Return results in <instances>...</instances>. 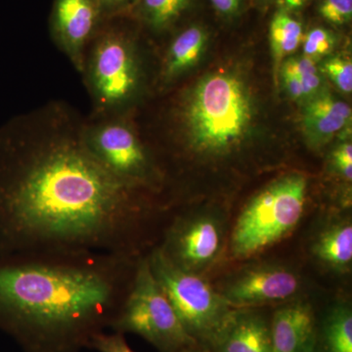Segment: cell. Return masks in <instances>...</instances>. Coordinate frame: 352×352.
<instances>
[{
	"label": "cell",
	"instance_id": "6da1fadb",
	"mask_svg": "<svg viewBox=\"0 0 352 352\" xmlns=\"http://www.w3.org/2000/svg\"><path fill=\"white\" fill-rule=\"evenodd\" d=\"M0 132V256L76 250L140 258L150 210L82 133Z\"/></svg>",
	"mask_w": 352,
	"mask_h": 352
},
{
	"label": "cell",
	"instance_id": "7a4b0ae2",
	"mask_svg": "<svg viewBox=\"0 0 352 352\" xmlns=\"http://www.w3.org/2000/svg\"><path fill=\"white\" fill-rule=\"evenodd\" d=\"M138 261L76 250L0 256V327L25 352L89 349L119 314Z\"/></svg>",
	"mask_w": 352,
	"mask_h": 352
},
{
	"label": "cell",
	"instance_id": "3957f363",
	"mask_svg": "<svg viewBox=\"0 0 352 352\" xmlns=\"http://www.w3.org/2000/svg\"><path fill=\"white\" fill-rule=\"evenodd\" d=\"M251 96L232 74L208 75L197 85L186 109L189 138L197 152L223 154L244 140L251 126Z\"/></svg>",
	"mask_w": 352,
	"mask_h": 352
},
{
	"label": "cell",
	"instance_id": "277c9868",
	"mask_svg": "<svg viewBox=\"0 0 352 352\" xmlns=\"http://www.w3.org/2000/svg\"><path fill=\"white\" fill-rule=\"evenodd\" d=\"M307 178L284 175L258 192L241 212L231 236L234 258L261 254L293 232L307 201Z\"/></svg>",
	"mask_w": 352,
	"mask_h": 352
},
{
	"label": "cell",
	"instance_id": "5b68a950",
	"mask_svg": "<svg viewBox=\"0 0 352 352\" xmlns=\"http://www.w3.org/2000/svg\"><path fill=\"white\" fill-rule=\"evenodd\" d=\"M148 261L184 330L197 344L210 346L235 308L200 274L168 261L157 245L148 254Z\"/></svg>",
	"mask_w": 352,
	"mask_h": 352
},
{
	"label": "cell",
	"instance_id": "8992f818",
	"mask_svg": "<svg viewBox=\"0 0 352 352\" xmlns=\"http://www.w3.org/2000/svg\"><path fill=\"white\" fill-rule=\"evenodd\" d=\"M110 328L124 335L141 336L161 352H182L198 344L184 330L157 284L148 254L139 258L131 289Z\"/></svg>",
	"mask_w": 352,
	"mask_h": 352
},
{
	"label": "cell",
	"instance_id": "52a82bcc",
	"mask_svg": "<svg viewBox=\"0 0 352 352\" xmlns=\"http://www.w3.org/2000/svg\"><path fill=\"white\" fill-rule=\"evenodd\" d=\"M223 245L221 219L214 214H195L173 219L157 247L178 267L200 274L219 258Z\"/></svg>",
	"mask_w": 352,
	"mask_h": 352
},
{
	"label": "cell",
	"instance_id": "ba28073f",
	"mask_svg": "<svg viewBox=\"0 0 352 352\" xmlns=\"http://www.w3.org/2000/svg\"><path fill=\"white\" fill-rule=\"evenodd\" d=\"M300 288V277L293 270L278 264H259L233 277L220 294L231 307L242 309L285 302Z\"/></svg>",
	"mask_w": 352,
	"mask_h": 352
},
{
	"label": "cell",
	"instance_id": "9c48e42d",
	"mask_svg": "<svg viewBox=\"0 0 352 352\" xmlns=\"http://www.w3.org/2000/svg\"><path fill=\"white\" fill-rule=\"evenodd\" d=\"M88 138L92 151L113 175L138 189L147 182L149 157L129 129L112 124Z\"/></svg>",
	"mask_w": 352,
	"mask_h": 352
},
{
	"label": "cell",
	"instance_id": "30bf717a",
	"mask_svg": "<svg viewBox=\"0 0 352 352\" xmlns=\"http://www.w3.org/2000/svg\"><path fill=\"white\" fill-rule=\"evenodd\" d=\"M94 80L97 92L106 103L126 99L136 82L135 67L129 45L116 30L106 32L95 55Z\"/></svg>",
	"mask_w": 352,
	"mask_h": 352
},
{
	"label": "cell",
	"instance_id": "8fae6325",
	"mask_svg": "<svg viewBox=\"0 0 352 352\" xmlns=\"http://www.w3.org/2000/svg\"><path fill=\"white\" fill-rule=\"evenodd\" d=\"M207 347L214 352H272L270 322L252 308H235Z\"/></svg>",
	"mask_w": 352,
	"mask_h": 352
},
{
	"label": "cell",
	"instance_id": "7c38bea8",
	"mask_svg": "<svg viewBox=\"0 0 352 352\" xmlns=\"http://www.w3.org/2000/svg\"><path fill=\"white\" fill-rule=\"evenodd\" d=\"M272 352H314L316 323L308 303L291 302L280 307L270 322Z\"/></svg>",
	"mask_w": 352,
	"mask_h": 352
},
{
	"label": "cell",
	"instance_id": "4fadbf2b",
	"mask_svg": "<svg viewBox=\"0 0 352 352\" xmlns=\"http://www.w3.org/2000/svg\"><path fill=\"white\" fill-rule=\"evenodd\" d=\"M103 16L98 0H55L52 27L57 38L76 50L94 34Z\"/></svg>",
	"mask_w": 352,
	"mask_h": 352
},
{
	"label": "cell",
	"instance_id": "5bb4252c",
	"mask_svg": "<svg viewBox=\"0 0 352 352\" xmlns=\"http://www.w3.org/2000/svg\"><path fill=\"white\" fill-rule=\"evenodd\" d=\"M351 109L330 94H318L307 102L302 127L310 144L320 147L351 124Z\"/></svg>",
	"mask_w": 352,
	"mask_h": 352
},
{
	"label": "cell",
	"instance_id": "9a60e30c",
	"mask_svg": "<svg viewBox=\"0 0 352 352\" xmlns=\"http://www.w3.org/2000/svg\"><path fill=\"white\" fill-rule=\"evenodd\" d=\"M314 254L333 270L349 271L352 263L351 220L336 222L322 231L315 241Z\"/></svg>",
	"mask_w": 352,
	"mask_h": 352
},
{
	"label": "cell",
	"instance_id": "2e32d148",
	"mask_svg": "<svg viewBox=\"0 0 352 352\" xmlns=\"http://www.w3.org/2000/svg\"><path fill=\"white\" fill-rule=\"evenodd\" d=\"M270 38L275 76H277L285 58L296 52L302 43V25L289 11L281 9L271 21Z\"/></svg>",
	"mask_w": 352,
	"mask_h": 352
},
{
	"label": "cell",
	"instance_id": "e0dca14e",
	"mask_svg": "<svg viewBox=\"0 0 352 352\" xmlns=\"http://www.w3.org/2000/svg\"><path fill=\"white\" fill-rule=\"evenodd\" d=\"M208 41L207 32L200 25H191L171 44L168 73L176 75L195 65L200 59Z\"/></svg>",
	"mask_w": 352,
	"mask_h": 352
},
{
	"label": "cell",
	"instance_id": "ac0fdd59",
	"mask_svg": "<svg viewBox=\"0 0 352 352\" xmlns=\"http://www.w3.org/2000/svg\"><path fill=\"white\" fill-rule=\"evenodd\" d=\"M323 339L327 352H352V312L349 305H338L329 314Z\"/></svg>",
	"mask_w": 352,
	"mask_h": 352
},
{
	"label": "cell",
	"instance_id": "d6986e66",
	"mask_svg": "<svg viewBox=\"0 0 352 352\" xmlns=\"http://www.w3.org/2000/svg\"><path fill=\"white\" fill-rule=\"evenodd\" d=\"M191 0H140L141 15L156 30L175 24L188 9Z\"/></svg>",
	"mask_w": 352,
	"mask_h": 352
},
{
	"label": "cell",
	"instance_id": "ffe728a7",
	"mask_svg": "<svg viewBox=\"0 0 352 352\" xmlns=\"http://www.w3.org/2000/svg\"><path fill=\"white\" fill-rule=\"evenodd\" d=\"M281 72L296 76L302 82L305 98L314 96L322 85L321 76L319 75L315 61L303 56L289 58L282 64Z\"/></svg>",
	"mask_w": 352,
	"mask_h": 352
},
{
	"label": "cell",
	"instance_id": "44dd1931",
	"mask_svg": "<svg viewBox=\"0 0 352 352\" xmlns=\"http://www.w3.org/2000/svg\"><path fill=\"white\" fill-rule=\"evenodd\" d=\"M302 41L305 56L315 61L332 52L336 39L329 30L318 27L307 32Z\"/></svg>",
	"mask_w": 352,
	"mask_h": 352
},
{
	"label": "cell",
	"instance_id": "7402d4cb",
	"mask_svg": "<svg viewBox=\"0 0 352 352\" xmlns=\"http://www.w3.org/2000/svg\"><path fill=\"white\" fill-rule=\"evenodd\" d=\"M323 71L340 91L347 94H351L352 63L351 60L344 57H333L324 64Z\"/></svg>",
	"mask_w": 352,
	"mask_h": 352
},
{
	"label": "cell",
	"instance_id": "603a6c76",
	"mask_svg": "<svg viewBox=\"0 0 352 352\" xmlns=\"http://www.w3.org/2000/svg\"><path fill=\"white\" fill-rule=\"evenodd\" d=\"M319 13L331 24H347L352 18V0H322Z\"/></svg>",
	"mask_w": 352,
	"mask_h": 352
},
{
	"label": "cell",
	"instance_id": "cb8c5ba5",
	"mask_svg": "<svg viewBox=\"0 0 352 352\" xmlns=\"http://www.w3.org/2000/svg\"><path fill=\"white\" fill-rule=\"evenodd\" d=\"M89 349L98 352H134L127 344L124 335L113 332L96 333L90 342Z\"/></svg>",
	"mask_w": 352,
	"mask_h": 352
},
{
	"label": "cell",
	"instance_id": "d4e9b609",
	"mask_svg": "<svg viewBox=\"0 0 352 352\" xmlns=\"http://www.w3.org/2000/svg\"><path fill=\"white\" fill-rule=\"evenodd\" d=\"M333 166L337 173L346 182L352 179V145L344 142L333 152Z\"/></svg>",
	"mask_w": 352,
	"mask_h": 352
},
{
	"label": "cell",
	"instance_id": "484cf974",
	"mask_svg": "<svg viewBox=\"0 0 352 352\" xmlns=\"http://www.w3.org/2000/svg\"><path fill=\"white\" fill-rule=\"evenodd\" d=\"M210 2L222 17L232 18L240 13L245 0H210Z\"/></svg>",
	"mask_w": 352,
	"mask_h": 352
},
{
	"label": "cell",
	"instance_id": "4316f807",
	"mask_svg": "<svg viewBox=\"0 0 352 352\" xmlns=\"http://www.w3.org/2000/svg\"><path fill=\"white\" fill-rule=\"evenodd\" d=\"M281 74L285 87H286L289 96L296 100L305 98V91H303L302 85L300 80L291 74L284 73V72H281Z\"/></svg>",
	"mask_w": 352,
	"mask_h": 352
},
{
	"label": "cell",
	"instance_id": "83f0119b",
	"mask_svg": "<svg viewBox=\"0 0 352 352\" xmlns=\"http://www.w3.org/2000/svg\"><path fill=\"white\" fill-rule=\"evenodd\" d=\"M129 1V0H98L104 15L113 12L115 9L120 8Z\"/></svg>",
	"mask_w": 352,
	"mask_h": 352
},
{
	"label": "cell",
	"instance_id": "f1b7e54d",
	"mask_svg": "<svg viewBox=\"0 0 352 352\" xmlns=\"http://www.w3.org/2000/svg\"><path fill=\"white\" fill-rule=\"evenodd\" d=\"M309 1L310 0H281L282 6H283L282 9L287 11L296 10V9H300L307 6Z\"/></svg>",
	"mask_w": 352,
	"mask_h": 352
},
{
	"label": "cell",
	"instance_id": "f546056e",
	"mask_svg": "<svg viewBox=\"0 0 352 352\" xmlns=\"http://www.w3.org/2000/svg\"><path fill=\"white\" fill-rule=\"evenodd\" d=\"M182 352H214L212 349H208L207 346H200V344H196V346L189 347V349H185Z\"/></svg>",
	"mask_w": 352,
	"mask_h": 352
}]
</instances>
